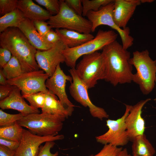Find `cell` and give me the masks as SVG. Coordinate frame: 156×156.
Returning a JSON list of instances; mask_svg holds the SVG:
<instances>
[{
	"label": "cell",
	"instance_id": "cell-1",
	"mask_svg": "<svg viewBox=\"0 0 156 156\" xmlns=\"http://www.w3.org/2000/svg\"><path fill=\"white\" fill-rule=\"evenodd\" d=\"M101 52L104 57L106 77L105 80L114 86L132 81L133 66L130 53L116 40L105 46Z\"/></svg>",
	"mask_w": 156,
	"mask_h": 156
},
{
	"label": "cell",
	"instance_id": "cell-2",
	"mask_svg": "<svg viewBox=\"0 0 156 156\" xmlns=\"http://www.w3.org/2000/svg\"><path fill=\"white\" fill-rule=\"evenodd\" d=\"M0 45L17 59L24 73L39 70L36 59L37 50L18 28H9L1 33Z\"/></svg>",
	"mask_w": 156,
	"mask_h": 156
},
{
	"label": "cell",
	"instance_id": "cell-3",
	"mask_svg": "<svg viewBox=\"0 0 156 156\" xmlns=\"http://www.w3.org/2000/svg\"><path fill=\"white\" fill-rule=\"evenodd\" d=\"M147 50L133 52L130 63L134 66L136 72L133 74L132 81L139 86L142 93L149 94L153 90L156 81V60L149 56Z\"/></svg>",
	"mask_w": 156,
	"mask_h": 156
},
{
	"label": "cell",
	"instance_id": "cell-4",
	"mask_svg": "<svg viewBox=\"0 0 156 156\" xmlns=\"http://www.w3.org/2000/svg\"><path fill=\"white\" fill-rule=\"evenodd\" d=\"M118 34L112 30H99L94 38L76 47H66L62 51L66 65L70 68H75L77 60L84 55L102 49L116 40Z\"/></svg>",
	"mask_w": 156,
	"mask_h": 156
},
{
	"label": "cell",
	"instance_id": "cell-5",
	"mask_svg": "<svg viewBox=\"0 0 156 156\" xmlns=\"http://www.w3.org/2000/svg\"><path fill=\"white\" fill-rule=\"evenodd\" d=\"M64 117L46 113H35L24 116L17 121L33 134L40 136L56 135L62 129Z\"/></svg>",
	"mask_w": 156,
	"mask_h": 156
},
{
	"label": "cell",
	"instance_id": "cell-6",
	"mask_svg": "<svg viewBox=\"0 0 156 156\" xmlns=\"http://www.w3.org/2000/svg\"><path fill=\"white\" fill-rule=\"evenodd\" d=\"M75 68L88 89L94 87L98 81L106 78L104 57L102 53L97 51L83 56Z\"/></svg>",
	"mask_w": 156,
	"mask_h": 156
},
{
	"label": "cell",
	"instance_id": "cell-7",
	"mask_svg": "<svg viewBox=\"0 0 156 156\" xmlns=\"http://www.w3.org/2000/svg\"><path fill=\"white\" fill-rule=\"evenodd\" d=\"M60 1L59 12L51 16L47 22L51 28L66 29L81 33H90L92 28L90 21L76 13L68 6L64 0H60Z\"/></svg>",
	"mask_w": 156,
	"mask_h": 156
},
{
	"label": "cell",
	"instance_id": "cell-8",
	"mask_svg": "<svg viewBox=\"0 0 156 156\" xmlns=\"http://www.w3.org/2000/svg\"><path fill=\"white\" fill-rule=\"evenodd\" d=\"M114 1L101 7L97 11H89L86 16L92 24V32H94L99 26H109L118 32L120 37L123 48L127 50L133 44L134 38L130 35V29L128 27L123 29L118 27L114 22L112 16Z\"/></svg>",
	"mask_w": 156,
	"mask_h": 156
},
{
	"label": "cell",
	"instance_id": "cell-9",
	"mask_svg": "<svg viewBox=\"0 0 156 156\" xmlns=\"http://www.w3.org/2000/svg\"><path fill=\"white\" fill-rule=\"evenodd\" d=\"M68 71L73 78L69 87L70 94L77 102L85 107L89 108L91 115L101 120L107 118L109 116L105 109L94 105L88 96V89L81 79L75 68H70Z\"/></svg>",
	"mask_w": 156,
	"mask_h": 156
},
{
	"label": "cell",
	"instance_id": "cell-10",
	"mask_svg": "<svg viewBox=\"0 0 156 156\" xmlns=\"http://www.w3.org/2000/svg\"><path fill=\"white\" fill-rule=\"evenodd\" d=\"M126 109L121 118L116 120L109 119L106 120L108 131L101 135L96 137V141L103 144H109L118 146L126 145L129 139L125 123L126 117L132 106L125 104Z\"/></svg>",
	"mask_w": 156,
	"mask_h": 156
},
{
	"label": "cell",
	"instance_id": "cell-11",
	"mask_svg": "<svg viewBox=\"0 0 156 156\" xmlns=\"http://www.w3.org/2000/svg\"><path fill=\"white\" fill-rule=\"evenodd\" d=\"M49 77L42 70L23 73L15 78L7 80L8 85L15 86L21 90L22 95L48 90L45 82Z\"/></svg>",
	"mask_w": 156,
	"mask_h": 156
},
{
	"label": "cell",
	"instance_id": "cell-12",
	"mask_svg": "<svg viewBox=\"0 0 156 156\" xmlns=\"http://www.w3.org/2000/svg\"><path fill=\"white\" fill-rule=\"evenodd\" d=\"M66 47L59 40L50 49L46 50H37L36 59L39 68L50 77L54 73L57 66L65 62L63 51Z\"/></svg>",
	"mask_w": 156,
	"mask_h": 156
},
{
	"label": "cell",
	"instance_id": "cell-13",
	"mask_svg": "<svg viewBox=\"0 0 156 156\" xmlns=\"http://www.w3.org/2000/svg\"><path fill=\"white\" fill-rule=\"evenodd\" d=\"M62 135L40 136L24 129L19 145L14 156H37L41 145L48 141H54L64 138Z\"/></svg>",
	"mask_w": 156,
	"mask_h": 156
},
{
	"label": "cell",
	"instance_id": "cell-14",
	"mask_svg": "<svg viewBox=\"0 0 156 156\" xmlns=\"http://www.w3.org/2000/svg\"><path fill=\"white\" fill-rule=\"evenodd\" d=\"M72 81V77L66 75L59 64L54 73L46 80L45 86L49 91L58 97L66 107L74 110L75 106L68 99L65 90L67 81L71 83Z\"/></svg>",
	"mask_w": 156,
	"mask_h": 156
},
{
	"label": "cell",
	"instance_id": "cell-15",
	"mask_svg": "<svg viewBox=\"0 0 156 156\" xmlns=\"http://www.w3.org/2000/svg\"><path fill=\"white\" fill-rule=\"evenodd\" d=\"M151 99H147L132 106L125 120L126 129L129 140L143 135L145 131V121L142 116V109L144 105Z\"/></svg>",
	"mask_w": 156,
	"mask_h": 156
},
{
	"label": "cell",
	"instance_id": "cell-16",
	"mask_svg": "<svg viewBox=\"0 0 156 156\" xmlns=\"http://www.w3.org/2000/svg\"><path fill=\"white\" fill-rule=\"evenodd\" d=\"M141 3L140 0H115L112 16L116 24L123 29L132 17L137 7Z\"/></svg>",
	"mask_w": 156,
	"mask_h": 156
},
{
	"label": "cell",
	"instance_id": "cell-17",
	"mask_svg": "<svg viewBox=\"0 0 156 156\" xmlns=\"http://www.w3.org/2000/svg\"><path fill=\"white\" fill-rule=\"evenodd\" d=\"M13 86L12 90L9 96L0 101V108L3 109H11L18 111L24 116L31 114L40 113L38 109L32 107L25 102L21 93L20 89Z\"/></svg>",
	"mask_w": 156,
	"mask_h": 156
},
{
	"label": "cell",
	"instance_id": "cell-18",
	"mask_svg": "<svg viewBox=\"0 0 156 156\" xmlns=\"http://www.w3.org/2000/svg\"><path fill=\"white\" fill-rule=\"evenodd\" d=\"M18 28L27 38L30 43L36 49L40 51L48 50L54 44L47 42L44 37L37 31L33 21L25 18Z\"/></svg>",
	"mask_w": 156,
	"mask_h": 156
},
{
	"label": "cell",
	"instance_id": "cell-19",
	"mask_svg": "<svg viewBox=\"0 0 156 156\" xmlns=\"http://www.w3.org/2000/svg\"><path fill=\"white\" fill-rule=\"evenodd\" d=\"M18 8L25 18L34 21L49 20L52 15L47 10L36 4L32 0H19Z\"/></svg>",
	"mask_w": 156,
	"mask_h": 156
},
{
	"label": "cell",
	"instance_id": "cell-20",
	"mask_svg": "<svg viewBox=\"0 0 156 156\" xmlns=\"http://www.w3.org/2000/svg\"><path fill=\"white\" fill-rule=\"evenodd\" d=\"M42 113L60 116L67 118L72 114L74 110L66 107L57 96L48 90L45 93V100Z\"/></svg>",
	"mask_w": 156,
	"mask_h": 156
},
{
	"label": "cell",
	"instance_id": "cell-21",
	"mask_svg": "<svg viewBox=\"0 0 156 156\" xmlns=\"http://www.w3.org/2000/svg\"><path fill=\"white\" fill-rule=\"evenodd\" d=\"M55 31L59 36L60 40L66 47L70 48L80 46L94 37L90 33H81L66 29H55Z\"/></svg>",
	"mask_w": 156,
	"mask_h": 156
},
{
	"label": "cell",
	"instance_id": "cell-22",
	"mask_svg": "<svg viewBox=\"0 0 156 156\" xmlns=\"http://www.w3.org/2000/svg\"><path fill=\"white\" fill-rule=\"evenodd\" d=\"M132 141L133 155L153 156L155 154V148L144 134L136 137Z\"/></svg>",
	"mask_w": 156,
	"mask_h": 156
},
{
	"label": "cell",
	"instance_id": "cell-23",
	"mask_svg": "<svg viewBox=\"0 0 156 156\" xmlns=\"http://www.w3.org/2000/svg\"><path fill=\"white\" fill-rule=\"evenodd\" d=\"M25 17L21 12L16 8L0 18V34L10 27L18 28Z\"/></svg>",
	"mask_w": 156,
	"mask_h": 156
},
{
	"label": "cell",
	"instance_id": "cell-24",
	"mask_svg": "<svg viewBox=\"0 0 156 156\" xmlns=\"http://www.w3.org/2000/svg\"><path fill=\"white\" fill-rule=\"evenodd\" d=\"M24 129L16 122L7 126L0 128V138L20 142L23 133Z\"/></svg>",
	"mask_w": 156,
	"mask_h": 156
},
{
	"label": "cell",
	"instance_id": "cell-25",
	"mask_svg": "<svg viewBox=\"0 0 156 156\" xmlns=\"http://www.w3.org/2000/svg\"><path fill=\"white\" fill-rule=\"evenodd\" d=\"M2 68L3 73L7 80L16 78L24 73L18 60L13 55Z\"/></svg>",
	"mask_w": 156,
	"mask_h": 156
},
{
	"label": "cell",
	"instance_id": "cell-26",
	"mask_svg": "<svg viewBox=\"0 0 156 156\" xmlns=\"http://www.w3.org/2000/svg\"><path fill=\"white\" fill-rule=\"evenodd\" d=\"M113 0H82L83 7L82 16H86L90 11H98L102 7L113 2Z\"/></svg>",
	"mask_w": 156,
	"mask_h": 156
},
{
	"label": "cell",
	"instance_id": "cell-27",
	"mask_svg": "<svg viewBox=\"0 0 156 156\" xmlns=\"http://www.w3.org/2000/svg\"><path fill=\"white\" fill-rule=\"evenodd\" d=\"M22 96L29 102L32 107L36 109H42L43 107L45 102V93L39 92Z\"/></svg>",
	"mask_w": 156,
	"mask_h": 156
},
{
	"label": "cell",
	"instance_id": "cell-28",
	"mask_svg": "<svg viewBox=\"0 0 156 156\" xmlns=\"http://www.w3.org/2000/svg\"><path fill=\"white\" fill-rule=\"evenodd\" d=\"M24 116L21 113L10 114L0 109V127L10 125L20 120Z\"/></svg>",
	"mask_w": 156,
	"mask_h": 156
},
{
	"label": "cell",
	"instance_id": "cell-29",
	"mask_svg": "<svg viewBox=\"0 0 156 156\" xmlns=\"http://www.w3.org/2000/svg\"><path fill=\"white\" fill-rule=\"evenodd\" d=\"M38 4L44 6L52 16L57 14L60 9V0H35Z\"/></svg>",
	"mask_w": 156,
	"mask_h": 156
},
{
	"label": "cell",
	"instance_id": "cell-30",
	"mask_svg": "<svg viewBox=\"0 0 156 156\" xmlns=\"http://www.w3.org/2000/svg\"><path fill=\"white\" fill-rule=\"evenodd\" d=\"M18 1L17 0H0V15L3 16L17 8Z\"/></svg>",
	"mask_w": 156,
	"mask_h": 156
},
{
	"label": "cell",
	"instance_id": "cell-31",
	"mask_svg": "<svg viewBox=\"0 0 156 156\" xmlns=\"http://www.w3.org/2000/svg\"><path fill=\"white\" fill-rule=\"evenodd\" d=\"M122 150V147L118 148L109 144H106L99 152L93 156H117Z\"/></svg>",
	"mask_w": 156,
	"mask_h": 156
},
{
	"label": "cell",
	"instance_id": "cell-32",
	"mask_svg": "<svg viewBox=\"0 0 156 156\" xmlns=\"http://www.w3.org/2000/svg\"><path fill=\"white\" fill-rule=\"evenodd\" d=\"M55 144L54 141L46 142L44 146H40L37 156H57L59 154L58 152L52 153L50 151L51 149L53 148Z\"/></svg>",
	"mask_w": 156,
	"mask_h": 156
},
{
	"label": "cell",
	"instance_id": "cell-33",
	"mask_svg": "<svg viewBox=\"0 0 156 156\" xmlns=\"http://www.w3.org/2000/svg\"><path fill=\"white\" fill-rule=\"evenodd\" d=\"M64 1L68 6L76 13L82 16V0H65Z\"/></svg>",
	"mask_w": 156,
	"mask_h": 156
},
{
	"label": "cell",
	"instance_id": "cell-34",
	"mask_svg": "<svg viewBox=\"0 0 156 156\" xmlns=\"http://www.w3.org/2000/svg\"><path fill=\"white\" fill-rule=\"evenodd\" d=\"M33 23L37 31L43 37L51 29V28L47 22L42 21H33Z\"/></svg>",
	"mask_w": 156,
	"mask_h": 156
},
{
	"label": "cell",
	"instance_id": "cell-35",
	"mask_svg": "<svg viewBox=\"0 0 156 156\" xmlns=\"http://www.w3.org/2000/svg\"><path fill=\"white\" fill-rule=\"evenodd\" d=\"M12 53L7 49L0 48V66L2 68L10 60L12 57Z\"/></svg>",
	"mask_w": 156,
	"mask_h": 156
},
{
	"label": "cell",
	"instance_id": "cell-36",
	"mask_svg": "<svg viewBox=\"0 0 156 156\" xmlns=\"http://www.w3.org/2000/svg\"><path fill=\"white\" fill-rule=\"evenodd\" d=\"M20 142L0 138V145L4 146L10 150L15 151L19 146Z\"/></svg>",
	"mask_w": 156,
	"mask_h": 156
},
{
	"label": "cell",
	"instance_id": "cell-37",
	"mask_svg": "<svg viewBox=\"0 0 156 156\" xmlns=\"http://www.w3.org/2000/svg\"><path fill=\"white\" fill-rule=\"evenodd\" d=\"M45 40L48 42L55 44L59 40L60 38L55 32L51 29L44 36Z\"/></svg>",
	"mask_w": 156,
	"mask_h": 156
},
{
	"label": "cell",
	"instance_id": "cell-38",
	"mask_svg": "<svg viewBox=\"0 0 156 156\" xmlns=\"http://www.w3.org/2000/svg\"><path fill=\"white\" fill-rule=\"evenodd\" d=\"M13 86L8 85L0 86V100H2L8 96L11 92Z\"/></svg>",
	"mask_w": 156,
	"mask_h": 156
},
{
	"label": "cell",
	"instance_id": "cell-39",
	"mask_svg": "<svg viewBox=\"0 0 156 156\" xmlns=\"http://www.w3.org/2000/svg\"><path fill=\"white\" fill-rule=\"evenodd\" d=\"M15 151H12L7 147L0 145V156H14Z\"/></svg>",
	"mask_w": 156,
	"mask_h": 156
},
{
	"label": "cell",
	"instance_id": "cell-40",
	"mask_svg": "<svg viewBox=\"0 0 156 156\" xmlns=\"http://www.w3.org/2000/svg\"><path fill=\"white\" fill-rule=\"evenodd\" d=\"M7 79L3 73L2 69L0 70V84L1 85H8L7 83Z\"/></svg>",
	"mask_w": 156,
	"mask_h": 156
},
{
	"label": "cell",
	"instance_id": "cell-41",
	"mask_svg": "<svg viewBox=\"0 0 156 156\" xmlns=\"http://www.w3.org/2000/svg\"><path fill=\"white\" fill-rule=\"evenodd\" d=\"M117 156H131L130 154H128L127 149L124 148L121 150Z\"/></svg>",
	"mask_w": 156,
	"mask_h": 156
},
{
	"label": "cell",
	"instance_id": "cell-42",
	"mask_svg": "<svg viewBox=\"0 0 156 156\" xmlns=\"http://www.w3.org/2000/svg\"><path fill=\"white\" fill-rule=\"evenodd\" d=\"M153 0H140L141 3H151L153 1Z\"/></svg>",
	"mask_w": 156,
	"mask_h": 156
},
{
	"label": "cell",
	"instance_id": "cell-43",
	"mask_svg": "<svg viewBox=\"0 0 156 156\" xmlns=\"http://www.w3.org/2000/svg\"><path fill=\"white\" fill-rule=\"evenodd\" d=\"M89 156H93V155H91Z\"/></svg>",
	"mask_w": 156,
	"mask_h": 156
},
{
	"label": "cell",
	"instance_id": "cell-44",
	"mask_svg": "<svg viewBox=\"0 0 156 156\" xmlns=\"http://www.w3.org/2000/svg\"><path fill=\"white\" fill-rule=\"evenodd\" d=\"M133 156H136V155H133Z\"/></svg>",
	"mask_w": 156,
	"mask_h": 156
}]
</instances>
